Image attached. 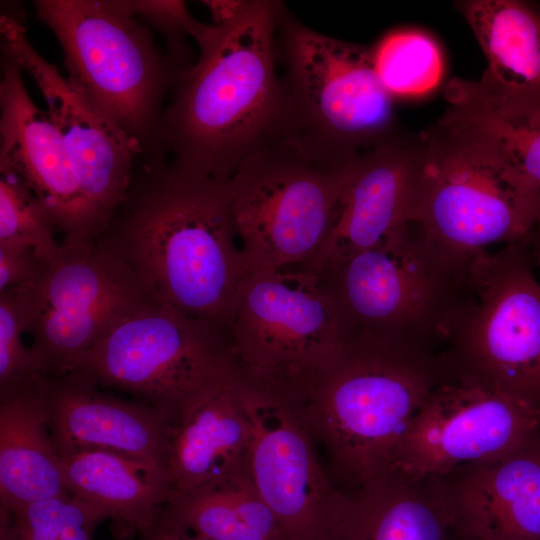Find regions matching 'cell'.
Listing matches in <instances>:
<instances>
[{
    "mask_svg": "<svg viewBox=\"0 0 540 540\" xmlns=\"http://www.w3.org/2000/svg\"><path fill=\"white\" fill-rule=\"evenodd\" d=\"M236 238L228 181L187 173L164 158L138 167L97 243L120 257L155 300L226 330L252 271Z\"/></svg>",
    "mask_w": 540,
    "mask_h": 540,
    "instance_id": "1",
    "label": "cell"
},
{
    "mask_svg": "<svg viewBox=\"0 0 540 540\" xmlns=\"http://www.w3.org/2000/svg\"><path fill=\"white\" fill-rule=\"evenodd\" d=\"M283 15L277 1H246L197 41L199 59L179 73L161 119L162 147L176 167L228 181L283 127L284 89L275 66Z\"/></svg>",
    "mask_w": 540,
    "mask_h": 540,
    "instance_id": "2",
    "label": "cell"
},
{
    "mask_svg": "<svg viewBox=\"0 0 540 540\" xmlns=\"http://www.w3.org/2000/svg\"><path fill=\"white\" fill-rule=\"evenodd\" d=\"M451 373L441 351L351 336L302 406L348 493L391 472L398 446L434 388Z\"/></svg>",
    "mask_w": 540,
    "mask_h": 540,
    "instance_id": "3",
    "label": "cell"
},
{
    "mask_svg": "<svg viewBox=\"0 0 540 540\" xmlns=\"http://www.w3.org/2000/svg\"><path fill=\"white\" fill-rule=\"evenodd\" d=\"M35 12L57 38L67 78L144 151L165 156V101L187 66L165 56L132 0H37Z\"/></svg>",
    "mask_w": 540,
    "mask_h": 540,
    "instance_id": "4",
    "label": "cell"
},
{
    "mask_svg": "<svg viewBox=\"0 0 540 540\" xmlns=\"http://www.w3.org/2000/svg\"><path fill=\"white\" fill-rule=\"evenodd\" d=\"M358 155L330 152L283 126L242 160L228 189L251 270L300 268L312 259Z\"/></svg>",
    "mask_w": 540,
    "mask_h": 540,
    "instance_id": "5",
    "label": "cell"
},
{
    "mask_svg": "<svg viewBox=\"0 0 540 540\" xmlns=\"http://www.w3.org/2000/svg\"><path fill=\"white\" fill-rule=\"evenodd\" d=\"M226 332L245 382L300 407L348 341L320 276L299 268L252 270Z\"/></svg>",
    "mask_w": 540,
    "mask_h": 540,
    "instance_id": "6",
    "label": "cell"
},
{
    "mask_svg": "<svg viewBox=\"0 0 540 540\" xmlns=\"http://www.w3.org/2000/svg\"><path fill=\"white\" fill-rule=\"evenodd\" d=\"M470 265L447 258L412 222L318 275L348 338L371 336L441 351L464 301Z\"/></svg>",
    "mask_w": 540,
    "mask_h": 540,
    "instance_id": "7",
    "label": "cell"
},
{
    "mask_svg": "<svg viewBox=\"0 0 540 540\" xmlns=\"http://www.w3.org/2000/svg\"><path fill=\"white\" fill-rule=\"evenodd\" d=\"M423 133L427 174L414 223L427 241L461 265L492 245L529 242L540 188L466 133L439 123Z\"/></svg>",
    "mask_w": 540,
    "mask_h": 540,
    "instance_id": "8",
    "label": "cell"
},
{
    "mask_svg": "<svg viewBox=\"0 0 540 540\" xmlns=\"http://www.w3.org/2000/svg\"><path fill=\"white\" fill-rule=\"evenodd\" d=\"M237 371L223 327L152 299L116 323L70 372L129 393L176 425Z\"/></svg>",
    "mask_w": 540,
    "mask_h": 540,
    "instance_id": "9",
    "label": "cell"
},
{
    "mask_svg": "<svg viewBox=\"0 0 540 540\" xmlns=\"http://www.w3.org/2000/svg\"><path fill=\"white\" fill-rule=\"evenodd\" d=\"M529 242L477 256L442 354L451 373L540 408V283Z\"/></svg>",
    "mask_w": 540,
    "mask_h": 540,
    "instance_id": "10",
    "label": "cell"
},
{
    "mask_svg": "<svg viewBox=\"0 0 540 540\" xmlns=\"http://www.w3.org/2000/svg\"><path fill=\"white\" fill-rule=\"evenodd\" d=\"M286 20L283 15L280 22L284 126L346 156L397 135L393 96L377 73L373 49Z\"/></svg>",
    "mask_w": 540,
    "mask_h": 540,
    "instance_id": "11",
    "label": "cell"
},
{
    "mask_svg": "<svg viewBox=\"0 0 540 540\" xmlns=\"http://www.w3.org/2000/svg\"><path fill=\"white\" fill-rule=\"evenodd\" d=\"M15 289L45 377L72 371L116 323L154 299L132 269L99 243L63 248L38 278Z\"/></svg>",
    "mask_w": 540,
    "mask_h": 540,
    "instance_id": "12",
    "label": "cell"
},
{
    "mask_svg": "<svg viewBox=\"0 0 540 540\" xmlns=\"http://www.w3.org/2000/svg\"><path fill=\"white\" fill-rule=\"evenodd\" d=\"M248 470L287 540H341L348 494L319 463L300 406L245 382Z\"/></svg>",
    "mask_w": 540,
    "mask_h": 540,
    "instance_id": "13",
    "label": "cell"
},
{
    "mask_svg": "<svg viewBox=\"0 0 540 540\" xmlns=\"http://www.w3.org/2000/svg\"><path fill=\"white\" fill-rule=\"evenodd\" d=\"M540 433V408L450 373L419 409L391 472L443 478L506 454Z\"/></svg>",
    "mask_w": 540,
    "mask_h": 540,
    "instance_id": "14",
    "label": "cell"
},
{
    "mask_svg": "<svg viewBox=\"0 0 540 540\" xmlns=\"http://www.w3.org/2000/svg\"><path fill=\"white\" fill-rule=\"evenodd\" d=\"M0 33L3 54L10 56L35 82L84 195L109 226L128 196L138 169L136 164L144 157L141 145L37 52L18 17L1 13Z\"/></svg>",
    "mask_w": 540,
    "mask_h": 540,
    "instance_id": "15",
    "label": "cell"
},
{
    "mask_svg": "<svg viewBox=\"0 0 540 540\" xmlns=\"http://www.w3.org/2000/svg\"><path fill=\"white\" fill-rule=\"evenodd\" d=\"M427 161L424 133L413 138L397 134L360 153L322 245L301 268L318 274L414 222L425 192Z\"/></svg>",
    "mask_w": 540,
    "mask_h": 540,
    "instance_id": "16",
    "label": "cell"
},
{
    "mask_svg": "<svg viewBox=\"0 0 540 540\" xmlns=\"http://www.w3.org/2000/svg\"><path fill=\"white\" fill-rule=\"evenodd\" d=\"M19 65L3 54L0 82V161L8 164L41 202L61 246H93L108 225L84 195L63 141L46 110L28 94Z\"/></svg>",
    "mask_w": 540,
    "mask_h": 540,
    "instance_id": "17",
    "label": "cell"
},
{
    "mask_svg": "<svg viewBox=\"0 0 540 540\" xmlns=\"http://www.w3.org/2000/svg\"><path fill=\"white\" fill-rule=\"evenodd\" d=\"M44 396L50 434L61 457L101 449L166 474L175 424L164 411L101 392L76 372L46 377Z\"/></svg>",
    "mask_w": 540,
    "mask_h": 540,
    "instance_id": "18",
    "label": "cell"
},
{
    "mask_svg": "<svg viewBox=\"0 0 540 540\" xmlns=\"http://www.w3.org/2000/svg\"><path fill=\"white\" fill-rule=\"evenodd\" d=\"M440 479L456 535L540 540V433L506 454Z\"/></svg>",
    "mask_w": 540,
    "mask_h": 540,
    "instance_id": "19",
    "label": "cell"
},
{
    "mask_svg": "<svg viewBox=\"0 0 540 540\" xmlns=\"http://www.w3.org/2000/svg\"><path fill=\"white\" fill-rule=\"evenodd\" d=\"M244 387L239 371L233 373L175 425L166 472L172 493L209 487L248 469Z\"/></svg>",
    "mask_w": 540,
    "mask_h": 540,
    "instance_id": "20",
    "label": "cell"
},
{
    "mask_svg": "<svg viewBox=\"0 0 540 540\" xmlns=\"http://www.w3.org/2000/svg\"><path fill=\"white\" fill-rule=\"evenodd\" d=\"M342 540H455L440 478L411 479L390 472L354 492Z\"/></svg>",
    "mask_w": 540,
    "mask_h": 540,
    "instance_id": "21",
    "label": "cell"
},
{
    "mask_svg": "<svg viewBox=\"0 0 540 540\" xmlns=\"http://www.w3.org/2000/svg\"><path fill=\"white\" fill-rule=\"evenodd\" d=\"M0 401V509L68 494L62 458L52 440L44 388Z\"/></svg>",
    "mask_w": 540,
    "mask_h": 540,
    "instance_id": "22",
    "label": "cell"
},
{
    "mask_svg": "<svg viewBox=\"0 0 540 540\" xmlns=\"http://www.w3.org/2000/svg\"><path fill=\"white\" fill-rule=\"evenodd\" d=\"M455 7L486 57L482 77L516 103L540 110V3L465 0Z\"/></svg>",
    "mask_w": 540,
    "mask_h": 540,
    "instance_id": "23",
    "label": "cell"
},
{
    "mask_svg": "<svg viewBox=\"0 0 540 540\" xmlns=\"http://www.w3.org/2000/svg\"><path fill=\"white\" fill-rule=\"evenodd\" d=\"M61 458L70 494L139 534L157 520L172 495L165 473L122 454L87 449Z\"/></svg>",
    "mask_w": 540,
    "mask_h": 540,
    "instance_id": "24",
    "label": "cell"
},
{
    "mask_svg": "<svg viewBox=\"0 0 540 540\" xmlns=\"http://www.w3.org/2000/svg\"><path fill=\"white\" fill-rule=\"evenodd\" d=\"M443 93L449 108L439 124L486 144L540 188V110L509 99L482 76L452 78Z\"/></svg>",
    "mask_w": 540,
    "mask_h": 540,
    "instance_id": "25",
    "label": "cell"
},
{
    "mask_svg": "<svg viewBox=\"0 0 540 540\" xmlns=\"http://www.w3.org/2000/svg\"><path fill=\"white\" fill-rule=\"evenodd\" d=\"M161 514L205 540H287L248 469L209 487L172 493Z\"/></svg>",
    "mask_w": 540,
    "mask_h": 540,
    "instance_id": "26",
    "label": "cell"
},
{
    "mask_svg": "<svg viewBox=\"0 0 540 540\" xmlns=\"http://www.w3.org/2000/svg\"><path fill=\"white\" fill-rule=\"evenodd\" d=\"M373 54L377 73L393 97L425 94L440 81L441 52L437 43L423 32L392 33L373 49Z\"/></svg>",
    "mask_w": 540,
    "mask_h": 540,
    "instance_id": "27",
    "label": "cell"
},
{
    "mask_svg": "<svg viewBox=\"0 0 540 540\" xmlns=\"http://www.w3.org/2000/svg\"><path fill=\"white\" fill-rule=\"evenodd\" d=\"M47 211L22 178L0 161V246L32 248L44 262L63 252Z\"/></svg>",
    "mask_w": 540,
    "mask_h": 540,
    "instance_id": "28",
    "label": "cell"
},
{
    "mask_svg": "<svg viewBox=\"0 0 540 540\" xmlns=\"http://www.w3.org/2000/svg\"><path fill=\"white\" fill-rule=\"evenodd\" d=\"M22 312L15 287L0 292V401L39 385L45 376L25 345Z\"/></svg>",
    "mask_w": 540,
    "mask_h": 540,
    "instance_id": "29",
    "label": "cell"
},
{
    "mask_svg": "<svg viewBox=\"0 0 540 540\" xmlns=\"http://www.w3.org/2000/svg\"><path fill=\"white\" fill-rule=\"evenodd\" d=\"M132 5L140 19L146 20L167 38L170 56L173 58L175 50V57L181 65L182 38L189 35L198 41L209 26L193 18L184 1L133 0Z\"/></svg>",
    "mask_w": 540,
    "mask_h": 540,
    "instance_id": "30",
    "label": "cell"
},
{
    "mask_svg": "<svg viewBox=\"0 0 540 540\" xmlns=\"http://www.w3.org/2000/svg\"><path fill=\"white\" fill-rule=\"evenodd\" d=\"M45 265L32 248L0 246V292L34 281Z\"/></svg>",
    "mask_w": 540,
    "mask_h": 540,
    "instance_id": "31",
    "label": "cell"
},
{
    "mask_svg": "<svg viewBox=\"0 0 540 540\" xmlns=\"http://www.w3.org/2000/svg\"><path fill=\"white\" fill-rule=\"evenodd\" d=\"M141 540H205L189 529L166 519L161 513L157 520L144 532Z\"/></svg>",
    "mask_w": 540,
    "mask_h": 540,
    "instance_id": "32",
    "label": "cell"
},
{
    "mask_svg": "<svg viewBox=\"0 0 540 540\" xmlns=\"http://www.w3.org/2000/svg\"><path fill=\"white\" fill-rule=\"evenodd\" d=\"M246 1L241 0H210L203 1L209 9L213 24L220 25L232 20L243 8Z\"/></svg>",
    "mask_w": 540,
    "mask_h": 540,
    "instance_id": "33",
    "label": "cell"
},
{
    "mask_svg": "<svg viewBox=\"0 0 540 540\" xmlns=\"http://www.w3.org/2000/svg\"><path fill=\"white\" fill-rule=\"evenodd\" d=\"M0 540H20L9 514L3 510H0Z\"/></svg>",
    "mask_w": 540,
    "mask_h": 540,
    "instance_id": "34",
    "label": "cell"
},
{
    "mask_svg": "<svg viewBox=\"0 0 540 540\" xmlns=\"http://www.w3.org/2000/svg\"><path fill=\"white\" fill-rule=\"evenodd\" d=\"M532 260L540 264V218L529 240Z\"/></svg>",
    "mask_w": 540,
    "mask_h": 540,
    "instance_id": "35",
    "label": "cell"
},
{
    "mask_svg": "<svg viewBox=\"0 0 540 540\" xmlns=\"http://www.w3.org/2000/svg\"><path fill=\"white\" fill-rule=\"evenodd\" d=\"M455 540H477V539L468 538V537H462V536L456 535Z\"/></svg>",
    "mask_w": 540,
    "mask_h": 540,
    "instance_id": "36",
    "label": "cell"
}]
</instances>
